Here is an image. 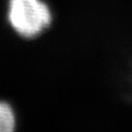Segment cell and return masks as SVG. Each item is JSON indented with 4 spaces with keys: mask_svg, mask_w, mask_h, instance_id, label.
Wrapping results in <instances>:
<instances>
[{
    "mask_svg": "<svg viewBox=\"0 0 132 132\" xmlns=\"http://www.w3.org/2000/svg\"><path fill=\"white\" fill-rule=\"evenodd\" d=\"M52 14L41 0H10L9 21L22 36L31 38L40 34L50 26Z\"/></svg>",
    "mask_w": 132,
    "mask_h": 132,
    "instance_id": "6da1fadb",
    "label": "cell"
},
{
    "mask_svg": "<svg viewBox=\"0 0 132 132\" xmlns=\"http://www.w3.org/2000/svg\"><path fill=\"white\" fill-rule=\"evenodd\" d=\"M14 114L11 107L0 101V132H10L14 129Z\"/></svg>",
    "mask_w": 132,
    "mask_h": 132,
    "instance_id": "7a4b0ae2",
    "label": "cell"
}]
</instances>
